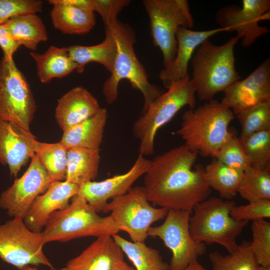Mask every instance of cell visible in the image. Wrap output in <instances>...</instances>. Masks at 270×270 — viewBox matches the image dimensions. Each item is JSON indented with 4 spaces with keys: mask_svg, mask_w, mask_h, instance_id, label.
I'll return each mask as SVG.
<instances>
[{
    "mask_svg": "<svg viewBox=\"0 0 270 270\" xmlns=\"http://www.w3.org/2000/svg\"><path fill=\"white\" fill-rule=\"evenodd\" d=\"M198 154L184 144L156 156L144 176L148 200L161 208L192 211L211 194Z\"/></svg>",
    "mask_w": 270,
    "mask_h": 270,
    "instance_id": "6da1fadb",
    "label": "cell"
},
{
    "mask_svg": "<svg viewBox=\"0 0 270 270\" xmlns=\"http://www.w3.org/2000/svg\"><path fill=\"white\" fill-rule=\"evenodd\" d=\"M234 117L228 107L212 99L186 111L180 126L174 134L182 138L192 151L214 158L222 146L234 134L229 128Z\"/></svg>",
    "mask_w": 270,
    "mask_h": 270,
    "instance_id": "7a4b0ae2",
    "label": "cell"
},
{
    "mask_svg": "<svg viewBox=\"0 0 270 270\" xmlns=\"http://www.w3.org/2000/svg\"><path fill=\"white\" fill-rule=\"evenodd\" d=\"M240 38L234 36L218 46L208 39L201 44L191 59L192 78L198 98L208 101L224 92L241 76L235 66L234 48Z\"/></svg>",
    "mask_w": 270,
    "mask_h": 270,
    "instance_id": "3957f363",
    "label": "cell"
},
{
    "mask_svg": "<svg viewBox=\"0 0 270 270\" xmlns=\"http://www.w3.org/2000/svg\"><path fill=\"white\" fill-rule=\"evenodd\" d=\"M108 28L116 42V55L110 76L104 82L102 92L106 102H114L118 98V88L123 80H128L132 87L140 90L144 99L142 112L162 92L151 84L146 70L135 53L134 30L130 26L119 20Z\"/></svg>",
    "mask_w": 270,
    "mask_h": 270,
    "instance_id": "277c9868",
    "label": "cell"
},
{
    "mask_svg": "<svg viewBox=\"0 0 270 270\" xmlns=\"http://www.w3.org/2000/svg\"><path fill=\"white\" fill-rule=\"evenodd\" d=\"M142 112L132 127L140 142L139 154L144 156L154 152V140L158 130L168 122L182 108H195L196 90L190 78L172 84Z\"/></svg>",
    "mask_w": 270,
    "mask_h": 270,
    "instance_id": "5b68a950",
    "label": "cell"
},
{
    "mask_svg": "<svg viewBox=\"0 0 270 270\" xmlns=\"http://www.w3.org/2000/svg\"><path fill=\"white\" fill-rule=\"evenodd\" d=\"M68 206L53 213L42 231L44 244L86 237L112 236L120 232L111 217L98 214L76 194Z\"/></svg>",
    "mask_w": 270,
    "mask_h": 270,
    "instance_id": "8992f818",
    "label": "cell"
},
{
    "mask_svg": "<svg viewBox=\"0 0 270 270\" xmlns=\"http://www.w3.org/2000/svg\"><path fill=\"white\" fill-rule=\"evenodd\" d=\"M236 205L232 200L210 196L198 203L190 218V230L193 238L206 244H218L229 253L238 244L236 238L248 222L238 221L230 216Z\"/></svg>",
    "mask_w": 270,
    "mask_h": 270,
    "instance_id": "52a82bcc",
    "label": "cell"
},
{
    "mask_svg": "<svg viewBox=\"0 0 270 270\" xmlns=\"http://www.w3.org/2000/svg\"><path fill=\"white\" fill-rule=\"evenodd\" d=\"M150 20V34L154 45L162 55L164 67L174 60L176 49V34L180 27L192 28L194 18L186 0H144Z\"/></svg>",
    "mask_w": 270,
    "mask_h": 270,
    "instance_id": "ba28073f",
    "label": "cell"
},
{
    "mask_svg": "<svg viewBox=\"0 0 270 270\" xmlns=\"http://www.w3.org/2000/svg\"><path fill=\"white\" fill-rule=\"evenodd\" d=\"M150 203L143 186H136L108 202L102 212H110L119 230L126 232L132 242H144L152 224L164 218L168 210L155 208Z\"/></svg>",
    "mask_w": 270,
    "mask_h": 270,
    "instance_id": "9c48e42d",
    "label": "cell"
},
{
    "mask_svg": "<svg viewBox=\"0 0 270 270\" xmlns=\"http://www.w3.org/2000/svg\"><path fill=\"white\" fill-rule=\"evenodd\" d=\"M36 103L30 84L14 60H0V118L30 132Z\"/></svg>",
    "mask_w": 270,
    "mask_h": 270,
    "instance_id": "30bf717a",
    "label": "cell"
},
{
    "mask_svg": "<svg viewBox=\"0 0 270 270\" xmlns=\"http://www.w3.org/2000/svg\"><path fill=\"white\" fill-rule=\"evenodd\" d=\"M190 210L169 209L164 222L150 226L148 236L158 237L172 254L170 270H184L206 251V244L196 240L190 230Z\"/></svg>",
    "mask_w": 270,
    "mask_h": 270,
    "instance_id": "8fae6325",
    "label": "cell"
},
{
    "mask_svg": "<svg viewBox=\"0 0 270 270\" xmlns=\"http://www.w3.org/2000/svg\"><path fill=\"white\" fill-rule=\"evenodd\" d=\"M42 232L30 230L22 218H14L0 224V258L18 270L43 265L54 269L45 255Z\"/></svg>",
    "mask_w": 270,
    "mask_h": 270,
    "instance_id": "7c38bea8",
    "label": "cell"
},
{
    "mask_svg": "<svg viewBox=\"0 0 270 270\" xmlns=\"http://www.w3.org/2000/svg\"><path fill=\"white\" fill-rule=\"evenodd\" d=\"M242 6H224L216 13V20L226 32H235L242 46L248 48L269 29L258 24L261 20L270 19V0H242Z\"/></svg>",
    "mask_w": 270,
    "mask_h": 270,
    "instance_id": "4fadbf2b",
    "label": "cell"
},
{
    "mask_svg": "<svg viewBox=\"0 0 270 270\" xmlns=\"http://www.w3.org/2000/svg\"><path fill=\"white\" fill-rule=\"evenodd\" d=\"M30 159L24 174L0 194V208L12 218L23 219L36 199L52 182L36 154Z\"/></svg>",
    "mask_w": 270,
    "mask_h": 270,
    "instance_id": "5bb4252c",
    "label": "cell"
},
{
    "mask_svg": "<svg viewBox=\"0 0 270 270\" xmlns=\"http://www.w3.org/2000/svg\"><path fill=\"white\" fill-rule=\"evenodd\" d=\"M151 160L139 154L132 168L126 172L104 180L90 181L79 186L78 194L96 212H102L110 199L126 194L134 184L148 170Z\"/></svg>",
    "mask_w": 270,
    "mask_h": 270,
    "instance_id": "9a60e30c",
    "label": "cell"
},
{
    "mask_svg": "<svg viewBox=\"0 0 270 270\" xmlns=\"http://www.w3.org/2000/svg\"><path fill=\"white\" fill-rule=\"evenodd\" d=\"M222 103L236 114L259 103L270 100V58H267L248 76L230 86Z\"/></svg>",
    "mask_w": 270,
    "mask_h": 270,
    "instance_id": "2e32d148",
    "label": "cell"
},
{
    "mask_svg": "<svg viewBox=\"0 0 270 270\" xmlns=\"http://www.w3.org/2000/svg\"><path fill=\"white\" fill-rule=\"evenodd\" d=\"M38 142L31 132L0 118V163L10 176H16L35 154Z\"/></svg>",
    "mask_w": 270,
    "mask_h": 270,
    "instance_id": "e0dca14e",
    "label": "cell"
},
{
    "mask_svg": "<svg viewBox=\"0 0 270 270\" xmlns=\"http://www.w3.org/2000/svg\"><path fill=\"white\" fill-rule=\"evenodd\" d=\"M226 32L224 28L194 30L180 27L176 34L177 49L175 58L168 66L159 73V78L168 88L175 82L190 78L188 72L190 62L196 48L204 41L216 34Z\"/></svg>",
    "mask_w": 270,
    "mask_h": 270,
    "instance_id": "ac0fdd59",
    "label": "cell"
},
{
    "mask_svg": "<svg viewBox=\"0 0 270 270\" xmlns=\"http://www.w3.org/2000/svg\"><path fill=\"white\" fill-rule=\"evenodd\" d=\"M78 188V185L66 180L52 182L30 207L23 218L25 224L34 232H42L50 216L67 207Z\"/></svg>",
    "mask_w": 270,
    "mask_h": 270,
    "instance_id": "d6986e66",
    "label": "cell"
},
{
    "mask_svg": "<svg viewBox=\"0 0 270 270\" xmlns=\"http://www.w3.org/2000/svg\"><path fill=\"white\" fill-rule=\"evenodd\" d=\"M100 108L96 98L88 90L77 86L58 100L54 116L64 132L90 118Z\"/></svg>",
    "mask_w": 270,
    "mask_h": 270,
    "instance_id": "ffe728a7",
    "label": "cell"
},
{
    "mask_svg": "<svg viewBox=\"0 0 270 270\" xmlns=\"http://www.w3.org/2000/svg\"><path fill=\"white\" fill-rule=\"evenodd\" d=\"M122 250L110 235L96 238L79 255L70 260L64 270H112L124 258Z\"/></svg>",
    "mask_w": 270,
    "mask_h": 270,
    "instance_id": "44dd1931",
    "label": "cell"
},
{
    "mask_svg": "<svg viewBox=\"0 0 270 270\" xmlns=\"http://www.w3.org/2000/svg\"><path fill=\"white\" fill-rule=\"evenodd\" d=\"M50 12L54 26L64 34L83 35L89 32L96 24L94 12L66 3L64 0H50Z\"/></svg>",
    "mask_w": 270,
    "mask_h": 270,
    "instance_id": "7402d4cb",
    "label": "cell"
},
{
    "mask_svg": "<svg viewBox=\"0 0 270 270\" xmlns=\"http://www.w3.org/2000/svg\"><path fill=\"white\" fill-rule=\"evenodd\" d=\"M108 116L106 109L101 108L90 118L63 132L59 142L68 150L74 148L100 150Z\"/></svg>",
    "mask_w": 270,
    "mask_h": 270,
    "instance_id": "603a6c76",
    "label": "cell"
},
{
    "mask_svg": "<svg viewBox=\"0 0 270 270\" xmlns=\"http://www.w3.org/2000/svg\"><path fill=\"white\" fill-rule=\"evenodd\" d=\"M105 38L101 42L93 46L74 45L66 47L72 60L77 65L76 72L82 73L88 64H100L110 73L112 71L116 55V46L110 31L105 28Z\"/></svg>",
    "mask_w": 270,
    "mask_h": 270,
    "instance_id": "cb8c5ba5",
    "label": "cell"
},
{
    "mask_svg": "<svg viewBox=\"0 0 270 270\" xmlns=\"http://www.w3.org/2000/svg\"><path fill=\"white\" fill-rule=\"evenodd\" d=\"M30 54L36 62L37 75L42 83H48L55 78H64L77 68L66 48L52 46L42 54L32 52Z\"/></svg>",
    "mask_w": 270,
    "mask_h": 270,
    "instance_id": "d4e9b609",
    "label": "cell"
},
{
    "mask_svg": "<svg viewBox=\"0 0 270 270\" xmlns=\"http://www.w3.org/2000/svg\"><path fill=\"white\" fill-rule=\"evenodd\" d=\"M100 150L80 148L68 149L66 180L78 185L93 181L97 176Z\"/></svg>",
    "mask_w": 270,
    "mask_h": 270,
    "instance_id": "484cf974",
    "label": "cell"
},
{
    "mask_svg": "<svg viewBox=\"0 0 270 270\" xmlns=\"http://www.w3.org/2000/svg\"><path fill=\"white\" fill-rule=\"evenodd\" d=\"M14 41L32 51L48 39L46 26L37 14L14 16L5 22Z\"/></svg>",
    "mask_w": 270,
    "mask_h": 270,
    "instance_id": "4316f807",
    "label": "cell"
},
{
    "mask_svg": "<svg viewBox=\"0 0 270 270\" xmlns=\"http://www.w3.org/2000/svg\"><path fill=\"white\" fill-rule=\"evenodd\" d=\"M112 236L136 270H170L169 264L164 260L160 252L144 242H130L118 234Z\"/></svg>",
    "mask_w": 270,
    "mask_h": 270,
    "instance_id": "83f0119b",
    "label": "cell"
},
{
    "mask_svg": "<svg viewBox=\"0 0 270 270\" xmlns=\"http://www.w3.org/2000/svg\"><path fill=\"white\" fill-rule=\"evenodd\" d=\"M204 172L208 186L217 191L220 198L232 200L238 194L244 172L231 168L213 158L204 168Z\"/></svg>",
    "mask_w": 270,
    "mask_h": 270,
    "instance_id": "f1b7e54d",
    "label": "cell"
},
{
    "mask_svg": "<svg viewBox=\"0 0 270 270\" xmlns=\"http://www.w3.org/2000/svg\"><path fill=\"white\" fill-rule=\"evenodd\" d=\"M68 150L59 142H38L35 154L52 182L66 180Z\"/></svg>",
    "mask_w": 270,
    "mask_h": 270,
    "instance_id": "f546056e",
    "label": "cell"
},
{
    "mask_svg": "<svg viewBox=\"0 0 270 270\" xmlns=\"http://www.w3.org/2000/svg\"><path fill=\"white\" fill-rule=\"evenodd\" d=\"M238 194L248 202L270 200V168L248 167L244 172Z\"/></svg>",
    "mask_w": 270,
    "mask_h": 270,
    "instance_id": "4dcf8cb0",
    "label": "cell"
},
{
    "mask_svg": "<svg viewBox=\"0 0 270 270\" xmlns=\"http://www.w3.org/2000/svg\"><path fill=\"white\" fill-rule=\"evenodd\" d=\"M248 243L243 241L228 254L210 252L208 258L212 270H257L259 265L248 248Z\"/></svg>",
    "mask_w": 270,
    "mask_h": 270,
    "instance_id": "1f68e13d",
    "label": "cell"
},
{
    "mask_svg": "<svg viewBox=\"0 0 270 270\" xmlns=\"http://www.w3.org/2000/svg\"><path fill=\"white\" fill-rule=\"evenodd\" d=\"M236 115L242 127L240 138L270 130V100L253 106Z\"/></svg>",
    "mask_w": 270,
    "mask_h": 270,
    "instance_id": "d6a6232c",
    "label": "cell"
},
{
    "mask_svg": "<svg viewBox=\"0 0 270 270\" xmlns=\"http://www.w3.org/2000/svg\"><path fill=\"white\" fill-rule=\"evenodd\" d=\"M240 139L251 166L270 168V130L256 132Z\"/></svg>",
    "mask_w": 270,
    "mask_h": 270,
    "instance_id": "836d02e7",
    "label": "cell"
},
{
    "mask_svg": "<svg viewBox=\"0 0 270 270\" xmlns=\"http://www.w3.org/2000/svg\"><path fill=\"white\" fill-rule=\"evenodd\" d=\"M252 231L249 250L259 266H270V222L265 219L254 220Z\"/></svg>",
    "mask_w": 270,
    "mask_h": 270,
    "instance_id": "e575fe53",
    "label": "cell"
},
{
    "mask_svg": "<svg viewBox=\"0 0 270 270\" xmlns=\"http://www.w3.org/2000/svg\"><path fill=\"white\" fill-rule=\"evenodd\" d=\"M214 158L231 168L242 172L251 166L240 138L234 134L222 146Z\"/></svg>",
    "mask_w": 270,
    "mask_h": 270,
    "instance_id": "d590c367",
    "label": "cell"
},
{
    "mask_svg": "<svg viewBox=\"0 0 270 270\" xmlns=\"http://www.w3.org/2000/svg\"><path fill=\"white\" fill-rule=\"evenodd\" d=\"M42 6L40 0H0V24L15 16L40 12Z\"/></svg>",
    "mask_w": 270,
    "mask_h": 270,
    "instance_id": "8d00e7d4",
    "label": "cell"
},
{
    "mask_svg": "<svg viewBox=\"0 0 270 270\" xmlns=\"http://www.w3.org/2000/svg\"><path fill=\"white\" fill-rule=\"evenodd\" d=\"M230 216L238 221L252 222L270 218V200H261L249 202L245 205H234Z\"/></svg>",
    "mask_w": 270,
    "mask_h": 270,
    "instance_id": "74e56055",
    "label": "cell"
},
{
    "mask_svg": "<svg viewBox=\"0 0 270 270\" xmlns=\"http://www.w3.org/2000/svg\"><path fill=\"white\" fill-rule=\"evenodd\" d=\"M130 2V0H92L93 10L100 14L104 28L116 24L119 13Z\"/></svg>",
    "mask_w": 270,
    "mask_h": 270,
    "instance_id": "f35d334b",
    "label": "cell"
},
{
    "mask_svg": "<svg viewBox=\"0 0 270 270\" xmlns=\"http://www.w3.org/2000/svg\"><path fill=\"white\" fill-rule=\"evenodd\" d=\"M19 47L6 24H0V48L3 52V58L14 60V55Z\"/></svg>",
    "mask_w": 270,
    "mask_h": 270,
    "instance_id": "ab89813d",
    "label": "cell"
},
{
    "mask_svg": "<svg viewBox=\"0 0 270 270\" xmlns=\"http://www.w3.org/2000/svg\"><path fill=\"white\" fill-rule=\"evenodd\" d=\"M112 270H135L124 260V258L119 260L114 265Z\"/></svg>",
    "mask_w": 270,
    "mask_h": 270,
    "instance_id": "60d3db41",
    "label": "cell"
},
{
    "mask_svg": "<svg viewBox=\"0 0 270 270\" xmlns=\"http://www.w3.org/2000/svg\"><path fill=\"white\" fill-rule=\"evenodd\" d=\"M184 270H207L197 260L192 262Z\"/></svg>",
    "mask_w": 270,
    "mask_h": 270,
    "instance_id": "b9f144b4",
    "label": "cell"
},
{
    "mask_svg": "<svg viewBox=\"0 0 270 270\" xmlns=\"http://www.w3.org/2000/svg\"><path fill=\"white\" fill-rule=\"evenodd\" d=\"M18 270H38L36 268L32 266H24ZM59 270H64V268L60 269Z\"/></svg>",
    "mask_w": 270,
    "mask_h": 270,
    "instance_id": "7bdbcfd3",
    "label": "cell"
},
{
    "mask_svg": "<svg viewBox=\"0 0 270 270\" xmlns=\"http://www.w3.org/2000/svg\"><path fill=\"white\" fill-rule=\"evenodd\" d=\"M257 270H270V266H258Z\"/></svg>",
    "mask_w": 270,
    "mask_h": 270,
    "instance_id": "ee69618b",
    "label": "cell"
}]
</instances>
